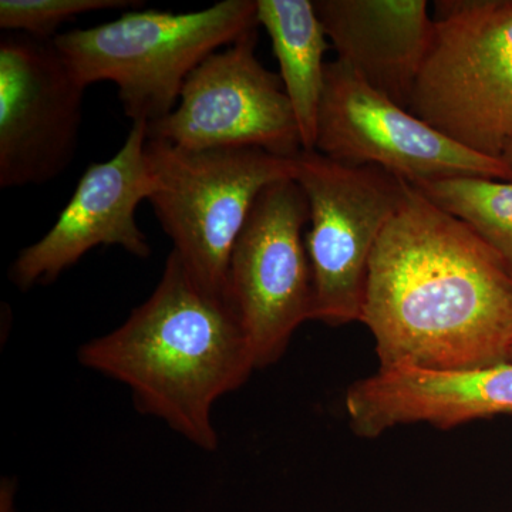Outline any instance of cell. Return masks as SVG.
<instances>
[{
	"label": "cell",
	"instance_id": "cell-1",
	"mask_svg": "<svg viewBox=\"0 0 512 512\" xmlns=\"http://www.w3.org/2000/svg\"><path fill=\"white\" fill-rule=\"evenodd\" d=\"M362 323L379 369L500 365L512 346V275L473 229L406 181L370 259Z\"/></svg>",
	"mask_w": 512,
	"mask_h": 512
},
{
	"label": "cell",
	"instance_id": "cell-2",
	"mask_svg": "<svg viewBox=\"0 0 512 512\" xmlns=\"http://www.w3.org/2000/svg\"><path fill=\"white\" fill-rule=\"evenodd\" d=\"M79 362L124 384L140 413L204 451L220 444L215 403L256 370L227 293L205 288L174 251L150 298L119 328L83 345Z\"/></svg>",
	"mask_w": 512,
	"mask_h": 512
},
{
	"label": "cell",
	"instance_id": "cell-3",
	"mask_svg": "<svg viewBox=\"0 0 512 512\" xmlns=\"http://www.w3.org/2000/svg\"><path fill=\"white\" fill-rule=\"evenodd\" d=\"M256 0H222L190 13L134 10L53 42L84 86L116 84L128 119L156 123L177 107L190 74L259 28Z\"/></svg>",
	"mask_w": 512,
	"mask_h": 512
},
{
	"label": "cell",
	"instance_id": "cell-4",
	"mask_svg": "<svg viewBox=\"0 0 512 512\" xmlns=\"http://www.w3.org/2000/svg\"><path fill=\"white\" fill-rule=\"evenodd\" d=\"M433 23L409 110L501 160L512 140V0H437Z\"/></svg>",
	"mask_w": 512,
	"mask_h": 512
},
{
	"label": "cell",
	"instance_id": "cell-5",
	"mask_svg": "<svg viewBox=\"0 0 512 512\" xmlns=\"http://www.w3.org/2000/svg\"><path fill=\"white\" fill-rule=\"evenodd\" d=\"M146 154L154 175L148 202L173 251L205 288L227 293L229 256L256 198L295 178V158L261 148L188 150L153 138Z\"/></svg>",
	"mask_w": 512,
	"mask_h": 512
},
{
	"label": "cell",
	"instance_id": "cell-6",
	"mask_svg": "<svg viewBox=\"0 0 512 512\" xmlns=\"http://www.w3.org/2000/svg\"><path fill=\"white\" fill-rule=\"evenodd\" d=\"M309 205L305 242L313 282L312 320L332 328L362 323L370 259L404 197L406 181L370 165L339 163L318 151L295 157Z\"/></svg>",
	"mask_w": 512,
	"mask_h": 512
},
{
	"label": "cell",
	"instance_id": "cell-7",
	"mask_svg": "<svg viewBox=\"0 0 512 512\" xmlns=\"http://www.w3.org/2000/svg\"><path fill=\"white\" fill-rule=\"evenodd\" d=\"M309 205L291 180L256 198L229 256L227 295L254 352L256 369L279 362L313 315V282L303 228Z\"/></svg>",
	"mask_w": 512,
	"mask_h": 512
},
{
	"label": "cell",
	"instance_id": "cell-8",
	"mask_svg": "<svg viewBox=\"0 0 512 512\" xmlns=\"http://www.w3.org/2000/svg\"><path fill=\"white\" fill-rule=\"evenodd\" d=\"M315 151L339 163L382 168L410 184L447 177L511 180L503 160L460 146L339 59L326 64Z\"/></svg>",
	"mask_w": 512,
	"mask_h": 512
},
{
	"label": "cell",
	"instance_id": "cell-9",
	"mask_svg": "<svg viewBox=\"0 0 512 512\" xmlns=\"http://www.w3.org/2000/svg\"><path fill=\"white\" fill-rule=\"evenodd\" d=\"M256 29L212 53L190 74L177 107L148 124V138L188 150L261 148L285 158L302 153L281 77L255 55Z\"/></svg>",
	"mask_w": 512,
	"mask_h": 512
},
{
	"label": "cell",
	"instance_id": "cell-10",
	"mask_svg": "<svg viewBox=\"0 0 512 512\" xmlns=\"http://www.w3.org/2000/svg\"><path fill=\"white\" fill-rule=\"evenodd\" d=\"M87 87L53 39L0 40V187L49 183L76 156Z\"/></svg>",
	"mask_w": 512,
	"mask_h": 512
},
{
	"label": "cell",
	"instance_id": "cell-11",
	"mask_svg": "<svg viewBox=\"0 0 512 512\" xmlns=\"http://www.w3.org/2000/svg\"><path fill=\"white\" fill-rule=\"evenodd\" d=\"M146 121L131 126L123 147L104 163L84 171L72 198L45 237L19 252L10 266V281L20 291L53 284L97 247H120L146 259V234L138 227L137 207L154 191L146 154Z\"/></svg>",
	"mask_w": 512,
	"mask_h": 512
},
{
	"label": "cell",
	"instance_id": "cell-12",
	"mask_svg": "<svg viewBox=\"0 0 512 512\" xmlns=\"http://www.w3.org/2000/svg\"><path fill=\"white\" fill-rule=\"evenodd\" d=\"M345 407L350 429L360 439H377L409 424L456 429L512 413V362L461 372L379 369L349 387Z\"/></svg>",
	"mask_w": 512,
	"mask_h": 512
},
{
	"label": "cell",
	"instance_id": "cell-13",
	"mask_svg": "<svg viewBox=\"0 0 512 512\" xmlns=\"http://www.w3.org/2000/svg\"><path fill=\"white\" fill-rule=\"evenodd\" d=\"M338 59L409 110L433 37L426 0H315Z\"/></svg>",
	"mask_w": 512,
	"mask_h": 512
},
{
	"label": "cell",
	"instance_id": "cell-14",
	"mask_svg": "<svg viewBox=\"0 0 512 512\" xmlns=\"http://www.w3.org/2000/svg\"><path fill=\"white\" fill-rule=\"evenodd\" d=\"M256 8L258 25L271 37L303 151H315L328 36L311 0H256Z\"/></svg>",
	"mask_w": 512,
	"mask_h": 512
},
{
	"label": "cell",
	"instance_id": "cell-15",
	"mask_svg": "<svg viewBox=\"0 0 512 512\" xmlns=\"http://www.w3.org/2000/svg\"><path fill=\"white\" fill-rule=\"evenodd\" d=\"M412 185L473 229L512 275V180L447 177Z\"/></svg>",
	"mask_w": 512,
	"mask_h": 512
},
{
	"label": "cell",
	"instance_id": "cell-16",
	"mask_svg": "<svg viewBox=\"0 0 512 512\" xmlns=\"http://www.w3.org/2000/svg\"><path fill=\"white\" fill-rule=\"evenodd\" d=\"M134 0H2L0 28L40 39H53L64 22L100 10L141 8Z\"/></svg>",
	"mask_w": 512,
	"mask_h": 512
},
{
	"label": "cell",
	"instance_id": "cell-17",
	"mask_svg": "<svg viewBox=\"0 0 512 512\" xmlns=\"http://www.w3.org/2000/svg\"><path fill=\"white\" fill-rule=\"evenodd\" d=\"M16 484L10 478H3L0 485V512H15Z\"/></svg>",
	"mask_w": 512,
	"mask_h": 512
},
{
	"label": "cell",
	"instance_id": "cell-18",
	"mask_svg": "<svg viewBox=\"0 0 512 512\" xmlns=\"http://www.w3.org/2000/svg\"><path fill=\"white\" fill-rule=\"evenodd\" d=\"M501 160L504 161V164L507 165L508 170H510L511 180H512V140L510 144H508L507 148H505L503 157Z\"/></svg>",
	"mask_w": 512,
	"mask_h": 512
},
{
	"label": "cell",
	"instance_id": "cell-19",
	"mask_svg": "<svg viewBox=\"0 0 512 512\" xmlns=\"http://www.w3.org/2000/svg\"><path fill=\"white\" fill-rule=\"evenodd\" d=\"M508 362H512V346L510 349V355H508Z\"/></svg>",
	"mask_w": 512,
	"mask_h": 512
}]
</instances>
